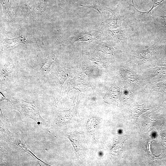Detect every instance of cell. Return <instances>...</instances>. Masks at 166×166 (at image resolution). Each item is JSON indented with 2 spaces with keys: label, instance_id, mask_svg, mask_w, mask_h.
<instances>
[{
  "label": "cell",
  "instance_id": "6da1fadb",
  "mask_svg": "<svg viewBox=\"0 0 166 166\" xmlns=\"http://www.w3.org/2000/svg\"><path fill=\"white\" fill-rule=\"evenodd\" d=\"M8 99L6 103L9 108L18 111L22 118L32 119L41 126L48 125L49 122L45 121L42 117L39 109L34 101L27 102L22 99L14 98L11 97Z\"/></svg>",
  "mask_w": 166,
  "mask_h": 166
},
{
  "label": "cell",
  "instance_id": "7a4b0ae2",
  "mask_svg": "<svg viewBox=\"0 0 166 166\" xmlns=\"http://www.w3.org/2000/svg\"><path fill=\"white\" fill-rule=\"evenodd\" d=\"M1 136L2 139L7 142L11 143L19 147L22 150L27 152L37 160H40L37 158L25 145L23 140V132L20 131L17 133L13 134L10 132L8 128H1Z\"/></svg>",
  "mask_w": 166,
  "mask_h": 166
},
{
  "label": "cell",
  "instance_id": "3957f363",
  "mask_svg": "<svg viewBox=\"0 0 166 166\" xmlns=\"http://www.w3.org/2000/svg\"><path fill=\"white\" fill-rule=\"evenodd\" d=\"M56 58L54 54L48 57L47 59L44 63H42V65L39 69H35L29 64L26 60L28 65L31 68L34 73V76L35 77L42 80L43 81L46 82L50 78V75L51 66L53 62Z\"/></svg>",
  "mask_w": 166,
  "mask_h": 166
},
{
  "label": "cell",
  "instance_id": "277c9868",
  "mask_svg": "<svg viewBox=\"0 0 166 166\" xmlns=\"http://www.w3.org/2000/svg\"><path fill=\"white\" fill-rule=\"evenodd\" d=\"M121 7V5L119 4L117 5L116 9L114 10L107 7L104 8V10L110 12L111 15L109 18L105 20L103 24L105 23L107 26L115 28L120 27L123 21L126 18L124 16H121L120 14L119 11Z\"/></svg>",
  "mask_w": 166,
  "mask_h": 166
},
{
  "label": "cell",
  "instance_id": "5b68a950",
  "mask_svg": "<svg viewBox=\"0 0 166 166\" xmlns=\"http://www.w3.org/2000/svg\"><path fill=\"white\" fill-rule=\"evenodd\" d=\"M104 24L100 25L96 30L87 33H84L75 37L72 43L79 41H87L89 43L94 40L100 39L103 35Z\"/></svg>",
  "mask_w": 166,
  "mask_h": 166
},
{
  "label": "cell",
  "instance_id": "8992f818",
  "mask_svg": "<svg viewBox=\"0 0 166 166\" xmlns=\"http://www.w3.org/2000/svg\"><path fill=\"white\" fill-rule=\"evenodd\" d=\"M17 62L10 61L2 66L0 69V82L9 81L14 75L16 71Z\"/></svg>",
  "mask_w": 166,
  "mask_h": 166
},
{
  "label": "cell",
  "instance_id": "52a82bcc",
  "mask_svg": "<svg viewBox=\"0 0 166 166\" xmlns=\"http://www.w3.org/2000/svg\"><path fill=\"white\" fill-rule=\"evenodd\" d=\"M134 0H132V4H129L128 8L133 11L132 14V16L134 19L138 22H145L151 21L152 20L154 17L151 15V12H141L137 10L135 7Z\"/></svg>",
  "mask_w": 166,
  "mask_h": 166
},
{
  "label": "cell",
  "instance_id": "ba28073f",
  "mask_svg": "<svg viewBox=\"0 0 166 166\" xmlns=\"http://www.w3.org/2000/svg\"><path fill=\"white\" fill-rule=\"evenodd\" d=\"M155 13L156 16L162 18L164 20V26H162V36H166V1L159 5L155 10Z\"/></svg>",
  "mask_w": 166,
  "mask_h": 166
},
{
  "label": "cell",
  "instance_id": "9c48e42d",
  "mask_svg": "<svg viewBox=\"0 0 166 166\" xmlns=\"http://www.w3.org/2000/svg\"><path fill=\"white\" fill-rule=\"evenodd\" d=\"M55 72V77L57 89L58 91H61L62 86L65 80L68 77L65 69L61 67L57 68Z\"/></svg>",
  "mask_w": 166,
  "mask_h": 166
},
{
  "label": "cell",
  "instance_id": "30bf717a",
  "mask_svg": "<svg viewBox=\"0 0 166 166\" xmlns=\"http://www.w3.org/2000/svg\"><path fill=\"white\" fill-rule=\"evenodd\" d=\"M96 50L103 53L113 55L114 49L113 45L110 42L103 41L100 43L96 47Z\"/></svg>",
  "mask_w": 166,
  "mask_h": 166
},
{
  "label": "cell",
  "instance_id": "8fae6325",
  "mask_svg": "<svg viewBox=\"0 0 166 166\" xmlns=\"http://www.w3.org/2000/svg\"><path fill=\"white\" fill-rule=\"evenodd\" d=\"M120 94V89L117 85L113 84L106 93L105 98L113 100L119 97Z\"/></svg>",
  "mask_w": 166,
  "mask_h": 166
},
{
  "label": "cell",
  "instance_id": "7c38bea8",
  "mask_svg": "<svg viewBox=\"0 0 166 166\" xmlns=\"http://www.w3.org/2000/svg\"><path fill=\"white\" fill-rule=\"evenodd\" d=\"M108 31L111 32V36L117 42L125 41L128 39L126 36L125 31L122 30L120 28L114 30H108Z\"/></svg>",
  "mask_w": 166,
  "mask_h": 166
},
{
  "label": "cell",
  "instance_id": "4fadbf2b",
  "mask_svg": "<svg viewBox=\"0 0 166 166\" xmlns=\"http://www.w3.org/2000/svg\"><path fill=\"white\" fill-rule=\"evenodd\" d=\"M76 4L81 6L87 7L88 8H93L97 10L100 14L101 18V24H103L105 19L103 14L102 10H104L101 6L96 1H92L90 2V5L89 6H84L82 5L78 4L76 3Z\"/></svg>",
  "mask_w": 166,
  "mask_h": 166
},
{
  "label": "cell",
  "instance_id": "5bb4252c",
  "mask_svg": "<svg viewBox=\"0 0 166 166\" xmlns=\"http://www.w3.org/2000/svg\"><path fill=\"white\" fill-rule=\"evenodd\" d=\"M144 104L133 105L131 109V115L135 117H137L143 113L151 109H145L143 106Z\"/></svg>",
  "mask_w": 166,
  "mask_h": 166
},
{
  "label": "cell",
  "instance_id": "9a60e30c",
  "mask_svg": "<svg viewBox=\"0 0 166 166\" xmlns=\"http://www.w3.org/2000/svg\"><path fill=\"white\" fill-rule=\"evenodd\" d=\"M18 43H19L18 38L11 39L6 38L2 45V51L8 48L13 47Z\"/></svg>",
  "mask_w": 166,
  "mask_h": 166
},
{
  "label": "cell",
  "instance_id": "2e32d148",
  "mask_svg": "<svg viewBox=\"0 0 166 166\" xmlns=\"http://www.w3.org/2000/svg\"><path fill=\"white\" fill-rule=\"evenodd\" d=\"M122 74L125 79L131 83L134 82L137 80V77L134 73L129 70L124 69Z\"/></svg>",
  "mask_w": 166,
  "mask_h": 166
},
{
  "label": "cell",
  "instance_id": "e0dca14e",
  "mask_svg": "<svg viewBox=\"0 0 166 166\" xmlns=\"http://www.w3.org/2000/svg\"><path fill=\"white\" fill-rule=\"evenodd\" d=\"M164 0H153V4L151 9L148 11V12H151L152 10L154 8L157 6L160 5L161 3L164 2Z\"/></svg>",
  "mask_w": 166,
  "mask_h": 166
},
{
  "label": "cell",
  "instance_id": "ac0fdd59",
  "mask_svg": "<svg viewBox=\"0 0 166 166\" xmlns=\"http://www.w3.org/2000/svg\"><path fill=\"white\" fill-rule=\"evenodd\" d=\"M8 98H6L5 96L0 92V101L6 100H7Z\"/></svg>",
  "mask_w": 166,
  "mask_h": 166
},
{
  "label": "cell",
  "instance_id": "d6986e66",
  "mask_svg": "<svg viewBox=\"0 0 166 166\" xmlns=\"http://www.w3.org/2000/svg\"><path fill=\"white\" fill-rule=\"evenodd\" d=\"M161 65L163 66H166V57L164 59L162 63H161Z\"/></svg>",
  "mask_w": 166,
  "mask_h": 166
},
{
  "label": "cell",
  "instance_id": "ffe728a7",
  "mask_svg": "<svg viewBox=\"0 0 166 166\" xmlns=\"http://www.w3.org/2000/svg\"><path fill=\"white\" fill-rule=\"evenodd\" d=\"M58 1L60 2H61L62 3H64L66 1V0H57Z\"/></svg>",
  "mask_w": 166,
  "mask_h": 166
},
{
  "label": "cell",
  "instance_id": "44dd1931",
  "mask_svg": "<svg viewBox=\"0 0 166 166\" xmlns=\"http://www.w3.org/2000/svg\"><path fill=\"white\" fill-rule=\"evenodd\" d=\"M153 0H152V2H153Z\"/></svg>",
  "mask_w": 166,
  "mask_h": 166
}]
</instances>
